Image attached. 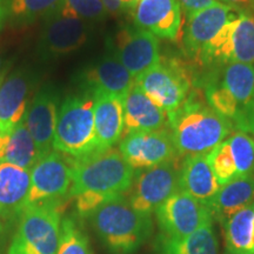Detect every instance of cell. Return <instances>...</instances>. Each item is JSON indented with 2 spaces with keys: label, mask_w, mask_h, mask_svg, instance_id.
<instances>
[{
  "label": "cell",
  "mask_w": 254,
  "mask_h": 254,
  "mask_svg": "<svg viewBox=\"0 0 254 254\" xmlns=\"http://www.w3.org/2000/svg\"><path fill=\"white\" fill-rule=\"evenodd\" d=\"M167 117L174 146L183 159L208 154L234 131L230 120L212 109L199 90L190 91L182 106Z\"/></svg>",
  "instance_id": "cell-1"
},
{
  "label": "cell",
  "mask_w": 254,
  "mask_h": 254,
  "mask_svg": "<svg viewBox=\"0 0 254 254\" xmlns=\"http://www.w3.org/2000/svg\"><path fill=\"white\" fill-rule=\"evenodd\" d=\"M87 219L95 234L112 254H132L153 231L151 214L133 208L125 194L105 201Z\"/></svg>",
  "instance_id": "cell-2"
},
{
  "label": "cell",
  "mask_w": 254,
  "mask_h": 254,
  "mask_svg": "<svg viewBox=\"0 0 254 254\" xmlns=\"http://www.w3.org/2000/svg\"><path fill=\"white\" fill-rule=\"evenodd\" d=\"M71 158V157H69ZM72 161V187L69 198L91 194L113 198L131 189L135 171L126 163L119 150L109 148Z\"/></svg>",
  "instance_id": "cell-3"
},
{
  "label": "cell",
  "mask_w": 254,
  "mask_h": 254,
  "mask_svg": "<svg viewBox=\"0 0 254 254\" xmlns=\"http://www.w3.org/2000/svg\"><path fill=\"white\" fill-rule=\"evenodd\" d=\"M53 150L80 159L99 152L94 125V99L88 92L66 97L60 104Z\"/></svg>",
  "instance_id": "cell-4"
},
{
  "label": "cell",
  "mask_w": 254,
  "mask_h": 254,
  "mask_svg": "<svg viewBox=\"0 0 254 254\" xmlns=\"http://www.w3.org/2000/svg\"><path fill=\"white\" fill-rule=\"evenodd\" d=\"M64 204H27L18 218L9 251L15 254H57Z\"/></svg>",
  "instance_id": "cell-5"
},
{
  "label": "cell",
  "mask_w": 254,
  "mask_h": 254,
  "mask_svg": "<svg viewBox=\"0 0 254 254\" xmlns=\"http://www.w3.org/2000/svg\"><path fill=\"white\" fill-rule=\"evenodd\" d=\"M134 84L168 116L176 112L187 99L192 79L185 63L174 58H164L134 78Z\"/></svg>",
  "instance_id": "cell-6"
},
{
  "label": "cell",
  "mask_w": 254,
  "mask_h": 254,
  "mask_svg": "<svg viewBox=\"0 0 254 254\" xmlns=\"http://www.w3.org/2000/svg\"><path fill=\"white\" fill-rule=\"evenodd\" d=\"M183 158L155 165L135 172L129 189L128 200L136 211L151 214L159 206L180 190V170Z\"/></svg>",
  "instance_id": "cell-7"
},
{
  "label": "cell",
  "mask_w": 254,
  "mask_h": 254,
  "mask_svg": "<svg viewBox=\"0 0 254 254\" xmlns=\"http://www.w3.org/2000/svg\"><path fill=\"white\" fill-rule=\"evenodd\" d=\"M31 187L27 204H64L72 187V161L52 150L41 155L30 170Z\"/></svg>",
  "instance_id": "cell-8"
},
{
  "label": "cell",
  "mask_w": 254,
  "mask_h": 254,
  "mask_svg": "<svg viewBox=\"0 0 254 254\" xmlns=\"http://www.w3.org/2000/svg\"><path fill=\"white\" fill-rule=\"evenodd\" d=\"M118 150L134 171L179 157L168 126L158 131L127 133L120 140Z\"/></svg>",
  "instance_id": "cell-9"
},
{
  "label": "cell",
  "mask_w": 254,
  "mask_h": 254,
  "mask_svg": "<svg viewBox=\"0 0 254 254\" xmlns=\"http://www.w3.org/2000/svg\"><path fill=\"white\" fill-rule=\"evenodd\" d=\"M155 217L161 236L185 238L213 215L209 208L179 190L155 209Z\"/></svg>",
  "instance_id": "cell-10"
},
{
  "label": "cell",
  "mask_w": 254,
  "mask_h": 254,
  "mask_svg": "<svg viewBox=\"0 0 254 254\" xmlns=\"http://www.w3.org/2000/svg\"><path fill=\"white\" fill-rule=\"evenodd\" d=\"M240 13L241 12L237 9L217 1L209 7L186 19L184 49L189 58L199 63L207 46L221 31V28Z\"/></svg>",
  "instance_id": "cell-11"
},
{
  "label": "cell",
  "mask_w": 254,
  "mask_h": 254,
  "mask_svg": "<svg viewBox=\"0 0 254 254\" xmlns=\"http://www.w3.org/2000/svg\"><path fill=\"white\" fill-rule=\"evenodd\" d=\"M215 78L230 92L239 107V113L232 123L233 128L254 135V66L226 63Z\"/></svg>",
  "instance_id": "cell-12"
},
{
  "label": "cell",
  "mask_w": 254,
  "mask_h": 254,
  "mask_svg": "<svg viewBox=\"0 0 254 254\" xmlns=\"http://www.w3.org/2000/svg\"><path fill=\"white\" fill-rule=\"evenodd\" d=\"M39 40V55L56 59L81 49L87 41L88 25L80 19L67 18L55 12L45 19Z\"/></svg>",
  "instance_id": "cell-13"
},
{
  "label": "cell",
  "mask_w": 254,
  "mask_h": 254,
  "mask_svg": "<svg viewBox=\"0 0 254 254\" xmlns=\"http://www.w3.org/2000/svg\"><path fill=\"white\" fill-rule=\"evenodd\" d=\"M114 56L136 78L160 62L158 37L144 28L124 27L116 36Z\"/></svg>",
  "instance_id": "cell-14"
},
{
  "label": "cell",
  "mask_w": 254,
  "mask_h": 254,
  "mask_svg": "<svg viewBox=\"0 0 254 254\" xmlns=\"http://www.w3.org/2000/svg\"><path fill=\"white\" fill-rule=\"evenodd\" d=\"M59 104L58 92L51 86L40 88L28 104L24 122L41 155L53 150Z\"/></svg>",
  "instance_id": "cell-15"
},
{
  "label": "cell",
  "mask_w": 254,
  "mask_h": 254,
  "mask_svg": "<svg viewBox=\"0 0 254 254\" xmlns=\"http://www.w3.org/2000/svg\"><path fill=\"white\" fill-rule=\"evenodd\" d=\"M134 26L155 37L178 40L182 31V8L178 0H138L132 9Z\"/></svg>",
  "instance_id": "cell-16"
},
{
  "label": "cell",
  "mask_w": 254,
  "mask_h": 254,
  "mask_svg": "<svg viewBox=\"0 0 254 254\" xmlns=\"http://www.w3.org/2000/svg\"><path fill=\"white\" fill-rule=\"evenodd\" d=\"M34 85L30 72L15 71L0 80V134H7L24 119Z\"/></svg>",
  "instance_id": "cell-17"
},
{
  "label": "cell",
  "mask_w": 254,
  "mask_h": 254,
  "mask_svg": "<svg viewBox=\"0 0 254 254\" xmlns=\"http://www.w3.org/2000/svg\"><path fill=\"white\" fill-rule=\"evenodd\" d=\"M81 85L85 92H105L124 98L134 85V78L113 55L100 59L88 67L81 75Z\"/></svg>",
  "instance_id": "cell-18"
},
{
  "label": "cell",
  "mask_w": 254,
  "mask_h": 254,
  "mask_svg": "<svg viewBox=\"0 0 254 254\" xmlns=\"http://www.w3.org/2000/svg\"><path fill=\"white\" fill-rule=\"evenodd\" d=\"M168 126L167 113L146 97L134 84L124 97V134L151 132Z\"/></svg>",
  "instance_id": "cell-19"
},
{
  "label": "cell",
  "mask_w": 254,
  "mask_h": 254,
  "mask_svg": "<svg viewBox=\"0 0 254 254\" xmlns=\"http://www.w3.org/2000/svg\"><path fill=\"white\" fill-rule=\"evenodd\" d=\"M94 125L99 151L112 148L124 134V98L94 92Z\"/></svg>",
  "instance_id": "cell-20"
},
{
  "label": "cell",
  "mask_w": 254,
  "mask_h": 254,
  "mask_svg": "<svg viewBox=\"0 0 254 254\" xmlns=\"http://www.w3.org/2000/svg\"><path fill=\"white\" fill-rule=\"evenodd\" d=\"M31 187L30 171L8 163L0 164V218H19L27 206Z\"/></svg>",
  "instance_id": "cell-21"
},
{
  "label": "cell",
  "mask_w": 254,
  "mask_h": 254,
  "mask_svg": "<svg viewBox=\"0 0 254 254\" xmlns=\"http://www.w3.org/2000/svg\"><path fill=\"white\" fill-rule=\"evenodd\" d=\"M219 189L220 185L209 166L207 154L190 155L183 159L180 190L209 208Z\"/></svg>",
  "instance_id": "cell-22"
},
{
  "label": "cell",
  "mask_w": 254,
  "mask_h": 254,
  "mask_svg": "<svg viewBox=\"0 0 254 254\" xmlns=\"http://www.w3.org/2000/svg\"><path fill=\"white\" fill-rule=\"evenodd\" d=\"M254 204V173L238 177L220 186L209 206L213 218L224 226L228 219Z\"/></svg>",
  "instance_id": "cell-23"
},
{
  "label": "cell",
  "mask_w": 254,
  "mask_h": 254,
  "mask_svg": "<svg viewBox=\"0 0 254 254\" xmlns=\"http://www.w3.org/2000/svg\"><path fill=\"white\" fill-rule=\"evenodd\" d=\"M213 217L185 238L159 236L157 254H219V244L213 228Z\"/></svg>",
  "instance_id": "cell-24"
},
{
  "label": "cell",
  "mask_w": 254,
  "mask_h": 254,
  "mask_svg": "<svg viewBox=\"0 0 254 254\" xmlns=\"http://www.w3.org/2000/svg\"><path fill=\"white\" fill-rule=\"evenodd\" d=\"M40 157L24 119L12 132L0 134V164L8 163L30 171Z\"/></svg>",
  "instance_id": "cell-25"
},
{
  "label": "cell",
  "mask_w": 254,
  "mask_h": 254,
  "mask_svg": "<svg viewBox=\"0 0 254 254\" xmlns=\"http://www.w3.org/2000/svg\"><path fill=\"white\" fill-rule=\"evenodd\" d=\"M225 227L230 254H254V204L228 219Z\"/></svg>",
  "instance_id": "cell-26"
},
{
  "label": "cell",
  "mask_w": 254,
  "mask_h": 254,
  "mask_svg": "<svg viewBox=\"0 0 254 254\" xmlns=\"http://www.w3.org/2000/svg\"><path fill=\"white\" fill-rule=\"evenodd\" d=\"M254 64V15L240 13L233 20L230 62Z\"/></svg>",
  "instance_id": "cell-27"
},
{
  "label": "cell",
  "mask_w": 254,
  "mask_h": 254,
  "mask_svg": "<svg viewBox=\"0 0 254 254\" xmlns=\"http://www.w3.org/2000/svg\"><path fill=\"white\" fill-rule=\"evenodd\" d=\"M63 0H7L6 17L15 25L31 24L38 19H46L58 11Z\"/></svg>",
  "instance_id": "cell-28"
},
{
  "label": "cell",
  "mask_w": 254,
  "mask_h": 254,
  "mask_svg": "<svg viewBox=\"0 0 254 254\" xmlns=\"http://www.w3.org/2000/svg\"><path fill=\"white\" fill-rule=\"evenodd\" d=\"M57 254H92L88 237L73 217H66L62 220Z\"/></svg>",
  "instance_id": "cell-29"
},
{
  "label": "cell",
  "mask_w": 254,
  "mask_h": 254,
  "mask_svg": "<svg viewBox=\"0 0 254 254\" xmlns=\"http://www.w3.org/2000/svg\"><path fill=\"white\" fill-rule=\"evenodd\" d=\"M237 167V176L254 173V136L249 133H232L226 139Z\"/></svg>",
  "instance_id": "cell-30"
},
{
  "label": "cell",
  "mask_w": 254,
  "mask_h": 254,
  "mask_svg": "<svg viewBox=\"0 0 254 254\" xmlns=\"http://www.w3.org/2000/svg\"><path fill=\"white\" fill-rule=\"evenodd\" d=\"M57 12L63 17L80 19L86 23L103 20L109 13L101 0H63Z\"/></svg>",
  "instance_id": "cell-31"
},
{
  "label": "cell",
  "mask_w": 254,
  "mask_h": 254,
  "mask_svg": "<svg viewBox=\"0 0 254 254\" xmlns=\"http://www.w3.org/2000/svg\"><path fill=\"white\" fill-rule=\"evenodd\" d=\"M207 160L219 185L222 186L238 178L237 167L228 142L224 140L207 154Z\"/></svg>",
  "instance_id": "cell-32"
},
{
  "label": "cell",
  "mask_w": 254,
  "mask_h": 254,
  "mask_svg": "<svg viewBox=\"0 0 254 254\" xmlns=\"http://www.w3.org/2000/svg\"><path fill=\"white\" fill-rule=\"evenodd\" d=\"M178 1H179L180 8H182V12L185 15L186 20V19L192 17L193 14L198 13L202 9L213 5L218 0H178Z\"/></svg>",
  "instance_id": "cell-33"
},
{
  "label": "cell",
  "mask_w": 254,
  "mask_h": 254,
  "mask_svg": "<svg viewBox=\"0 0 254 254\" xmlns=\"http://www.w3.org/2000/svg\"><path fill=\"white\" fill-rule=\"evenodd\" d=\"M218 1L237 9L241 13L254 15V0H218Z\"/></svg>",
  "instance_id": "cell-34"
},
{
  "label": "cell",
  "mask_w": 254,
  "mask_h": 254,
  "mask_svg": "<svg viewBox=\"0 0 254 254\" xmlns=\"http://www.w3.org/2000/svg\"><path fill=\"white\" fill-rule=\"evenodd\" d=\"M101 1H103L105 8L110 14H118L123 11L119 0H101Z\"/></svg>",
  "instance_id": "cell-35"
},
{
  "label": "cell",
  "mask_w": 254,
  "mask_h": 254,
  "mask_svg": "<svg viewBox=\"0 0 254 254\" xmlns=\"http://www.w3.org/2000/svg\"><path fill=\"white\" fill-rule=\"evenodd\" d=\"M136 1H138V0H119L120 5H122L123 7V11H126V9L131 11V9L135 6Z\"/></svg>",
  "instance_id": "cell-36"
},
{
  "label": "cell",
  "mask_w": 254,
  "mask_h": 254,
  "mask_svg": "<svg viewBox=\"0 0 254 254\" xmlns=\"http://www.w3.org/2000/svg\"><path fill=\"white\" fill-rule=\"evenodd\" d=\"M6 18V9H5V6H0V28H1L2 24H4V20Z\"/></svg>",
  "instance_id": "cell-37"
},
{
  "label": "cell",
  "mask_w": 254,
  "mask_h": 254,
  "mask_svg": "<svg viewBox=\"0 0 254 254\" xmlns=\"http://www.w3.org/2000/svg\"><path fill=\"white\" fill-rule=\"evenodd\" d=\"M1 67H2V58L1 56H0V69H1Z\"/></svg>",
  "instance_id": "cell-38"
},
{
  "label": "cell",
  "mask_w": 254,
  "mask_h": 254,
  "mask_svg": "<svg viewBox=\"0 0 254 254\" xmlns=\"http://www.w3.org/2000/svg\"><path fill=\"white\" fill-rule=\"evenodd\" d=\"M4 5V0H0V6Z\"/></svg>",
  "instance_id": "cell-39"
},
{
  "label": "cell",
  "mask_w": 254,
  "mask_h": 254,
  "mask_svg": "<svg viewBox=\"0 0 254 254\" xmlns=\"http://www.w3.org/2000/svg\"><path fill=\"white\" fill-rule=\"evenodd\" d=\"M8 254H15V253H13V252H12V251L8 250Z\"/></svg>",
  "instance_id": "cell-40"
}]
</instances>
